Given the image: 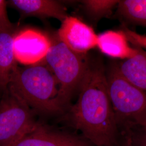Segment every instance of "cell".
Instances as JSON below:
<instances>
[{"mask_svg": "<svg viewBox=\"0 0 146 146\" xmlns=\"http://www.w3.org/2000/svg\"><path fill=\"white\" fill-rule=\"evenodd\" d=\"M51 44L42 60L50 69L60 87V100L64 110L74 94L78 91L88 67L87 54L75 52L58 38L57 34L50 38Z\"/></svg>", "mask_w": 146, "mask_h": 146, "instance_id": "277c9868", "label": "cell"}, {"mask_svg": "<svg viewBox=\"0 0 146 146\" xmlns=\"http://www.w3.org/2000/svg\"><path fill=\"white\" fill-rule=\"evenodd\" d=\"M135 47L137 52L134 56L116 63V64L125 78L146 92V50Z\"/></svg>", "mask_w": 146, "mask_h": 146, "instance_id": "7c38bea8", "label": "cell"}, {"mask_svg": "<svg viewBox=\"0 0 146 146\" xmlns=\"http://www.w3.org/2000/svg\"><path fill=\"white\" fill-rule=\"evenodd\" d=\"M51 44L50 37L33 28L16 33L14 37V52L17 62L31 65L41 62Z\"/></svg>", "mask_w": 146, "mask_h": 146, "instance_id": "8992f818", "label": "cell"}, {"mask_svg": "<svg viewBox=\"0 0 146 146\" xmlns=\"http://www.w3.org/2000/svg\"><path fill=\"white\" fill-rule=\"evenodd\" d=\"M110 102L120 134L146 127V92L125 78L116 63L106 71Z\"/></svg>", "mask_w": 146, "mask_h": 146, "instance_id": "3957f363", "label": "cell"}, {"mask_svg": "<svg viewBox=\"0 0 146 146\" xmlns=\"http://www.w3.org/2000/svg\"><path fill=\"white\" fill-rule=\"evenodd\" d=\"M26 103L8 89L0 101V146H11L36 125Z\"/></svg>", "mask_w": 146, "mask_h": 146, "instance_id": "5b68a950", "label": "cell"}, {"mask_svg": "<svg viewBox=\"0 0 146 146\" xmlns=\"http://www.w3.org/2000/svg\"><path fill=\"white\" fill-rule=\"evenodd\" d=\"M11 146H87L74 136L37 122Z\"/></svg>", "mask_w": 146, "mask_h": 146, "instance_id": "ba28073f", "label": "cell"}, {"mask_svg": "<svg viewBox=\"0 0 146 146\" xmlns=\"http://www.w3.org/2000/svg\"><path fill=\"white\" fill-rule=\"evenodd\" d=\"M57 35L68 48L80 54H87L97 47L98 35L94 29L75 16H68L61 22Z\"/></svg>", "mask_w": 146, "mask_h": 146, "instance_id": "52a82bcc", "label": "cell"}, {"mask_svg": "<svg viewBox=\"0 0 146 146\" xmlns=\"http://www.w3.org/2000/svg\"><path fill=\"white\" fill-rule=\"evenodd\" d=\"M117 11L126 21L146 27V0L119 1Z\"/></svg>", "mask_w": 146, "mask_h": 146, "instance_id": "4fadbf2b", "label": "cell"}, {"mask_svg": "<svg viewBox=\"0 0 146 146\" xmlns=\"http://www.w3.org/2000/svg\"><path fill=\"white\" fill-rule=\"evenodd\" d=\"M97 47L101 52L110 58L125 60L134 56L137 50L131 47L124 33L108 31L98 35Z\"/></svg>", "mask_w": 146, "mask_h": 146, "instance_id": "30bf717a", "label": "cell"}, {"mask_svg": "<svg viewBox=\"0 0 146 146\" xmlns=\"http://www.w3.org/2000/svg\"><path fill=\"white\" fill-rule=\"evenodd\" d=\"M121 31L125 34L128 41L134 47H140L146 50V35L138 34L125 26L122 27Z\"/></svg>", "mask_w": 146, "mask_h": 146, "instance_id": "e0dca14e", "label": "cell"}, {"mask_svg": "<svg viewBox=\"0 0 146 146\" xmlns=\"http://www.w3.org/2000/svg\"><path fill=\"white\" fill-rule=\"evenodd\" d=\"M7 5V2L0 0V33L15 31V27L8 18Z\"/></svg>", "mask_w": 146, "mask_h": 146, "instance_id": "2e32d148", "label": "cell"}, {"mask_svg": "<svg viewBox=\"0 0 146 146\" xmlns=\"http://www.w3.org/2000/svg\"><path fill=\"white\" fill-rule=\"evenodd\" d=\"M10 5L23 17H36L40 19L54 18L61 22L68 16L62 4L54 0H11Z\"/></svg>", "mask_w": 146, "mask_h": 146, "instance_id": "9c48e42d", "label": "cell"}, {"mask_svg": "<svg viewBox=\"0 0 146 146\" xmlns=\"http://www.w3.org/2000/svg\"><path fill=\"white\" fill-rule=\"evenodd\" d=\"M8 89L31 109L50 114L64 110L60 100L59 84L43 61L26 67L18 66Z\"/></svg>", "mask_w": 146, "mask_h": 146, "instance_id": "7a4b0ae2", "label": "cell"}, {"mask_svg": "<svg viewBox=\"0 0 146 146\" xmlns=\"http://www.w3.org/2000/svg\"><path fill=\"white\" fill-rule=\"evenodd\" d=\"M117 146H132V145L128 137L125 134H121L120 139Z\"/></svg>", "mask_w": 146, "mask_h": 146, "instance_id": "ac0fdd59", "label": "cell"}, {"mask_svg": "<svg viewBox=\"0 0 146 146\" xmlns=\"http://www.w3.org/2000/svg\"><path fill=\"white\" fill-rule=\"evenodd\" d=\"M121 134L128 137L132 146H146V127L135 128Z\"/></svg>", "mask_w": 146, "mask_h": 146, "instance_id": "9a60e30c", "label": "cell"}, {"mask_svg": "<svg viewBox=\"0 0 146 146\" xmlns=\"http://www.w3.org/2000/svg\"><path fill=\"white\" fill-rule=\"evenodd\" d=\"M16 31L0 33V92L8 89L11 79L18 67L14 52Z\"/></svg>", "mask_w": 146, "mask_h": 146, "instance_id": "8fae6325", "label": "cell"}, {"mask_svg": "<svg viewBox=\"0 0 146 146\" xmlns=\"http://www.w3.org/2000/svg\"><path fill=\"white\" fill-rule=\"evenodd\" d=\"M78 91V100L68 112L70 123L95 146H117L121 134L102 63L89 60Z\"/></svg>", "mask_w": 146, "mask_h": 146, "instance_id": "6da1fadb", "label": "cell"}, {"mask_svg": "<svg viewBox=\"0 0 146 146\" xmlns=\"http://www.w3.org/2000/svg\"><path fill=\"white\" fill-rule=\"evenodd\" d=\"M84 11L93 20H99L110 16L119 1L117 0H84L81 1Z\"/></svg>", "mask_w": 146, "mask_h": 146, "instance_id": "5bb4252c", "label": "cell"}]
</instances>
